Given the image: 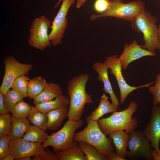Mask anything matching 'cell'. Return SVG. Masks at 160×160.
I'll return each mask as SVG.
<instances>
[{
  "instance_id": "6",
  "label": "cell",
  "mask_w": 160,
  "mask_h": 160,
  "mask_svg": "<svg viewBox=\"0 0 160 160\" xmlns=\"http://www.w3.org/2000/svg\"><path fill=\"white\" fill-rule=\"evenodd\" d=\"M83 124L81 119L77 121L68 119L60 130L49 135L42 144L44 148H45L49 146H52L55 153L69 149L74 141L75 132L81 127Z\"/></svg>"
},
{
  "instance_id": "24",
  "label": "cell",
  "mask_w": 160,
  "mask_h": 160,
  "mask_svg": "<svg viewBox=\"0 0 160 160\" xmlns=\"http://www.w3.org/2000/svg\"><path fill=\"white\" fill-rule=\"evenodd\" d=\"M27 119L34 125L45 131L47 129L48 117L47 113L39 111L35 107L31 106Z\"/></svg>"
},
{
  "instance_id": "1",
  "label": "cell",
  "mask_w": 160,
  "mask_h": 160,
  "mask_svg": "<svg viewBox=\"0 0 160 160\" xmlns=\"http://www.w3.org/2000/svg\"><path fill=\"white\" fill-rule=\"evenodd\" d=\"M90 78L87 73L73 78L68 82L67 92L70 97L68 117L77 121L81 119L85 105L93 103L91 95L86 91V86Z\"/></svg>"
},
{
  "instance_id": "34",
  "label": "cell",
  "mask_w": 160,
  "mask_h": 160,
  "mask_svg": "<svg viewBox=\"0 0 160 160\" xmlns=\"http://www.w3.org/2000/svg\"><path fill=\"white\" fill-rule=\"evenodd\" d=\"M42 160H59L55 154L48 149L45 150V153L42 155Z\"/></svg>"
},
{
  "instance_id": "12",
  "label": "cell",
  "mask_w": 160,
  "mask_h": 160,
  "mask_svg": "<svg viewBox=\"0 0 160 160\" xmlns=\"http://www.w3.org/2000/svg\"><path fill=\"white\" fill-rule=\"evenodd\" d=\"M44 148L41 143L26 140L22 138L10 140L9 153L15 159L25 156L43 155Z\"/></svg>"
},
{
  "instance_id": "7",
  "label": "cell",
  "mask_w": 160,
  "mask_h": 160,
  "mask_svg": "<svg viewBox=\"0 0 160 160\" xmlns=\"http://www.w3.org/2000/svg\"><path fill=\"white\" fill-rule=\"evenodd\" d=\"M51 24L50 20L43 15L34 20L29 29L30 36L28 41L30 46L41 50L50 46L48 32Z\"/></svg>"
},
{
  "instance_id": "27",
  "label": "cell",
  "mask_w": 160,
  "mask_h": 160,
  "mask_svg": "<svg viewBox=\"0 0 160 160\" xmlns=\"http://www.w3.org/2000/svg\"><path fill=\"white\" fill-rule=\"evenodd\" d=\"M23 97L19 93L11 89L4 95L3 99L6 111L11 113L13 107Z\"/></svg>"
},
{
  "instance_id": "11",
  "label": "cell",
  "mask_w": 160,
  "mask_h": 160,
  "mask_svg": "<svg viewBox=\"0 0 160 160\" xmlns=\"http://www.w3.org/2000/svg\"><path fill=\"white\" fill-rule=\"evenodd\" d=\"M129 134L130 138L127 147L129 151L127 157L130 159L140 157L147 160H153L150 141L142 132L135 130Z\"/></svg>"
},
{
  "instance_id": "30",
  "label": "cell",
  "mask_w": 160,
  "mask_h": 160,
  "mask_svg": "<svg viewBox=\"0 0 160 160\" xmlns=\"http://www.w3.org/2000/svg\"><path fill=\"white\" fill-rule=\"evenodd\" d=\"M8 113L0 115V135H8L10 132L12 119Z\"/></svg>"
},
{
  "instance_id": "35",
  "label": "cell",
  "mask_w": 160,
  "mask_h": 160,
  "mask_svg": "<svg viewBox=\"0 0 160 160\" xmlns=\"http://www.w3.org/2000/svg\"><path fill=\"white\" fill-rule=\"evenodd\" d=\"M107 156V160H126L124 158H123L115 153L114 151L112 152L108 155Z\"/></svg>"
},
{
  "instance_id": "28",
  "label": "cell",
  "mask_w": 160,
  "mask_h": 160,
  "mask_svg": "<svg viewBox=\"0 0 160 160\" xmlns=\"http://www.w3.org/2000/svg\"><path fill=\"white\" fill-rule=\"evenodd\" d=\"M30 79L27 75L21 76L14 80L11 88L19 93L23 98L28 97L27 86Z\"/></svg>"
},
{
  "instance_id": "10",
  "label": "cell",
  "mask_w": 160,
  "mask_h": 160,
  "mask_svg": "<svg viewBox=\"0 0 160 160\" xmlns=\"http://www.w3.org/2000/svg\"><path fill=\"white\" fill-rule=\"evenodd\" d=\"M75 0H63L60 9L52 22L50 28L51 31L49 37L51 44L56 46L62 43V39L67 27L66 16L68 11Z\"/></svg>"
},
{
  "instance_id": "5",
  "label": "cell",
  "mask_w": 160,
  "mask_h": 160,
  "mask_svg": "<svg viewBox=\"0 0 160 160\" xmlns=\"http://www.w3.org/2000/svg\"><path fill=\"white\" fill-rule=\"evenodd\" d=\"M145 7L141 0L126 3L123 0H111L105 12L98 15L92 14L90 19L94 20L101 17H110L130 21L145 9Z\"/></svg>"
},
{
  "instance_id": "15",
  "label": "cell",
  "mask_w": 160,
  "mask_h": 160,
  "mask_svg": "<svg viewBox=\"0 0 160 160\" xmlns=\"http://www.w3.org/2000/svg\"><path fill=\"white\" fill-rule=\"evenodd\" d=\"M92 68L97 73L98 80L103 83V91L110 95L112 104L116 110L119 111V101L115 94L109 81L108 75V68L103 63L100 62H96L94 63Z\"/></svg>"
},
{
  "instance_id": "14",
  "label": "cell",
  "mask_w": 160,
  "mask_h": 160,
  "mask_svg": "<svg viewBox=\"0 0 160 160\" xmlns=\"http://www.w3.org/2000/svg\"><path fill=\"white\" fill-rule=\"evenodd\" d=\"M155 56V53L143 49L134 40L129 44L127 43L125 44L123 52L119 58L121 63L122 69L124 70L135 60L146 56Z\"/></svg>"
},
{
  "instance_id": "21",
  "label": "cell",
  "mask_w": 160,
  "mask_h": 160,
  "mask_svg": "<svg viewBox=\"0 0 160 160\" xmlns=\"http://www.w3.org/2000/svg\"><path fill=\"white\" fill-rule=\"evenodd\" d=\"M69 104V99L62 94L53 100L37 104L35 105V107L41 112L47 113L51 111L61 107H67Z\"/></svg>"
},
{
  "instance_id": "3",
  "label": "cell",
  "mask_w": 160,
  "mask_h": 160,
  "mask_svg": "<svg viewBox=\"0 0 160 160\" xmlns=\"http://www.w3.org/2000/svg\"><path fill=\"white\" fill-rule=\"evenodd\" d=\"M157 19L148 11L144 9L130 21L131 26L135 31L143 35L144 44L140 45L143 49L153 53L158 49L159 29Z\"/></svg>"
},
{
  "instance_id": "18",
  "label": "cell",
  "mask_w": 160,
  "mask_h": 160,
  "mask_svg": "<svg viewBox=\"0 0 160 160\" xmlns=\"http://www.w3.org/2000/svg\"><path fill=\"white\" fill-rule=\"evenodd\" d=\"M63 93V91L59 84L48 83L42 92L33 99V103L36 105L53 100L62 95Z\"/></svg>"
},
{
  "instance_id": "33",
  "label": "cell",
  "mask_w": 160,
  "mask_h": 160,
  "mask_svg": "<svg viewBox=\"0 0 160 160\" xmlns=\"http://www.w3.org/2000/svg\"><path fill=\"white\" fill-rule=\"evenodd\" d=\"M109 0H96L94 5V9L97 12L103 13L108 9L110 3Z\"/></svg>"
},
{
  "instance_id": "20",
  "label": "cell",
  "mask_w": 160,
  "mask_h": 160,
  "mask_svg": "<svg viewBox=\"0 0 160 160\" xmlns=\"http://www.w3.org/2000/svg\"><path fill=\"white\" fill-rule=\"evenodd\" d=\"M116 110L112 104L109 102L108 97L105 94H103L100 97L99 105L98 107L86 119V121L92 120L97 121L104 115L113 113Z\"/></svg>"
},
{
  "instance_id": "22",
  "label": "cell",
  "mask_w": 160,
  "mask_h": 160,
  "mask_svg": "<svg viewBox=\"0 0 160 160\" xmlns=\"http://www.w3.org/2000/svg\"><path fill=\"white\" fill-rule=\"evenodd\" d=\"M48 83L44 78L36 76L29 81L27 86L28 97L34 99L43 91Z\"/></svg>"
},
{
  "instance_id": "17",
  "label": "cell",
  "mask_w": 160,
  "mask_h": 160,
  "mask_svg": "<svg viewBox=\"0 0 160 160\" xmlns=\"http://www.w3.org/2000/svg\"><path fill=\"white\" fill-rule=\"evenodd\" d=\"M68 112L67 107H63L47 113V129L53 131L59 128L64 120L68 117Z\"/></svg>"
},
{
  "instance_id": "39",
  "label": "cell",
  "mask_w": 160,
  "mask_h": 160,
  "mask_svg": "<svg viewBox=\"0 0 160 160\" xmlns=\"http://www.w3.org/2000/svg\"><path fill=\"white\" fill-rule=\"evenodd\" d=\"M15 159L14 157L9 153L2 160H13Z\"/></svg>"
},
{
  "instance_id": "40",
  "label": "cell",
  "mask_w": 160,
  "mask_h": 160,
  "mask_svg": "<svg viewBox=\"0 0 160 160\" xmlns=\"http://www.w3.org/2000/svg\"><path fill=\"white\" fill-rule=\"evenodd\" d=\"M17 160H31V156H25L18 158L16 159Z\"/></svg>"
},
{
  "instance_id": "31",
  "label": "cell",
  "mask_w": 160,
  "mask_h": 160,
  "mask_svg": "<svg viewBox=\"0 0 160 160\" xmlns=\"http://www.w3.org/2000/svg\"><path fill=\"white\" fill-rule=\"evenodd\" d=\"M148 91L153 95V106L160 104V73L156 76L154 85L149 87Z\"/></svg>"
},
{
  "instance_id": "36",
  "label": "cell",
  "mask_w": 160,
  "mask_h": 160,
  "mask_svg": "<svg viewBox=\"0 0 160 160\" xmlns=\"http://www.w3.org/2000/svg\"><path fill=\"white\" fill-rule=\"evenodd\" d=\"M4 94L0 92V114H4L7 113L4 105Z\"/></svg>"
},
{
  "instance_id": "25",
  "label": "cell",
  "mask_w": 160,
  "mask_h": 160,
  "mask_svg": "<svg viewBox=\"0 0 160 160\" xmlns=\"http://www.w3.org/2000/svg\"><path fill=\"white\" fill-rule=\"evenodd\" d=\"M49 135L44 130L34 125H31L22 138L29 141L36 143L44 142Z\"/></svg>"
},
{
  "instance_id": "4",
  "label": "cell",
  "mask_w": 160,
  "mask_h": 160,
  "mask_svg": "<svg viewBox=\"0 0 160 160\" xmlns=\"http://www.w3.org/2000/svg\"><path fill=\"white\" fill-rule=\"evenodd\" d=\"M86 122L87 125L83 130L75 133L73 140L88 143L106 155L113 152L115 148L111 139L107 137L102 132L97 122L90 120Z\"/></svg>"
},
{
  "instance_id": "2",
  "label": "cell",
  "mask_w": 160,
  "mask_h": 160,
  "mask_svg": "<svg viewBox=\"0 0 160 160\" xmlns=\"http://www.w3.org/2000/svg\"><path fill=\"white\" fill-rule=\"evenodd\" d=\"M137 108L136 101H131L125 109L116 111L108 117L99 119L97 121L98 126L106 135L119 130H125L126 132L130 133L135 130L138 126L137 118H132Z\"/></svg>"
},
{
  "instance_id": "37",
  "label": "cell",
  "mask_w": 160,
  "mask_h": 160,
  "mask_svg": "<svg viewBox=\"0 0 160 160\" xmlns=\"http://www.w3.org/2000/svg\"><path fill=\"white\" fill-rule=\"evenodd\" d=\"M151 154L154 160H160V154H159L154 149H151Z\"/></svg>"
},
{
  "instance_id": "38",
  "label": "cell",
  "mask_w": 160,
  "mask_h": 160,
  "mask_svg": "<svg viewBox=\"0 0 160 160\" xmlns=\"http://www.w3.org/2000/svg\"><path fill=\"white\" fill-rule=\"evenodd\" d=\"M88 0H77L76 6L77 8H81L83 6L85 2Z\"/></svg>"
},
{
  "instance_id": "9",
  "label": "cell",
  "mask_w": 160,
  "mask_h": 160,
  "mask_svg": "<svg viewBox=\"0 0 160 160\" xmlns=\"http://www.w3.org/2000/svg\"><path fill=\"white\" fill-rule=\"evenodd\" d=\"M103 63L108 69H110V73L115 76L118 84L120 91L119 102L124 104L126 99L132 92L143 87H149L154 81L147 84L138 87H132L129 85L124 79L122 72V64L118 56L114 55L107 57Z\"/></svg>"
},
{
  "instance_id": "23",
  "label": "cell",
  "mask_w": 160,
  "mask_h": 160,
  "mask_svg": "<svg viewBox=\"0 0 160 160\" xmlns=\"http://www.w3.org/2000/svg\"><path fill=\"white\" fill-rule=\"evenodd\" d=\"M55 154L59 160H86L84 152L79 147L77 142L74 141L70 148Z\"/></svg>"
},
{
  "instance_id": "41",
  "label": "cell",
  "mask_w": 160,
  "mask_h": 160,
  "mask_svg": "<svg viewBox=\"0 0 160 160\" xmlns=\"http://www.w3.org/2000/svg\"><path fill=\"white\" fill-rule=\"evenodd\" d=\"M159 29V45L158 47V49L160 52V24L159 26L158 27Z\"/></svg>"
},
{
  "instance_id": "13",
  "label": "cell",
  "mask_w": 160,
  "mask_h": 160,
  "mask_svg": "<svg viewBox=\"0 0 160 160\" xmlns=\"http://www.w3.org/2000/svg\"><path fill=\"white\" fill-rule=\"evenodd\" d=\"M150 119L142 131L151 142V147L160 154V104L153 106Z\"/></svg>"
},
{
  "instance_id": "8",
  "label": "cell",
  "mask_w": 160,
  "mask_h": 160,
  "mask_svg": "<svg viewBox=\"0 0 160 160\" xmlns=\"http://www.w3.org/2000/svg\"><path fill=\"white\" fill-rule=\"evenodd\" d=\"M5 72L0 87V92L4 95L11 88L14 80L19 77L28 75L33 68V65L19 62L13 56L6 57L4 59Z\"/></svg>"
},
{
  "instance_id": "19",
  "label": "cell",
  "mask_w": 160,
  "mask_h": 160,
  "mask_svg": "<svg viewBox=\"0 0 160 160\" xmlns=\"http://www.w3.org/2000/svg\"><path fill=\"white\" fill-rule=\"evenodd\" d=\"M12 127L8 135L10 140L23 137L29 129L31 125L27 118H18L11 116Z\"/></svg>"
},
{
  "instance_id": "42",
  "label": "cell",
  "mask_w": 160,
  "mask_h": 160,
  "mask_svg": "<svg viewBox=\"0 0 160 160\" xmlns=\"http://www.w3.org/2000/svg\"><path fill=\"white\" fill-rule=\"evenodd\" d=\"M63 0H59L57 2V3L55 5V7H54V9L56 8L57 6H58V5L62 1H63Z\"/></svg>"
},
{
  "instance_id": "29",
  "label": "cell",
  "mask_w": 160,
  "mask_h": 160,
  "mask_svg": "<svg viewBox=\"0 0 160 160\" xmlns=\"http://www.w3.org/2000/svg\"><path fill=\"white\" fill-rule=\"evenodd\" d=\"M31 106L22 99L13 108L11 113L12 116L18 118H27L31 111Z\"/></svg>"
},
{
  "instance_id": "16",
  "label": "cell",
  "mask_w": 160,
  "mask_h": 160,
  "mask_svg": "<svg viewBox=\"0 0 160 160\" xmlns=\"http://www.w3.org/2000/svg\"><path fill=\"white\" fill-rule=\"evenodd\" d=\"M109 135L116 148V153L125 159L128 153L127 148L130 138L129 134L123 130H119L113 132Z\"/></svg>"
},
{
  "instance_id": "32",
  "label": "cell",
  "mask_w": 160,
  "mask_h": 160,
  "mask_svg": "<svg viewBox=\"0 0 160 160\" xmlns=\"http://www.w3.org/2000/svg\"><path fill=\"white\" fill-rule=\"evenodd\" d=\"M10 140L8 135H0V160L9 153Z\"/></svg>"
},
{
  "instance_id": "26",
  "label": "cell",
  "mask_w": 160,
  "mask_h": 160,
  "mask_svg": "<svg viewBox=\"0 0 160 160\" xmlns=\"http://www.w3.org/2000/svg\"><path fill=\"white\" fill-rule=\"evenodd\" d=\"M77 142L79 147L85 155L86 160H107L106 155L100 153L92 145L83 142Z\"/></svg>"
}]
</instances>
